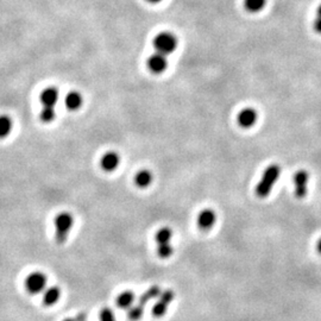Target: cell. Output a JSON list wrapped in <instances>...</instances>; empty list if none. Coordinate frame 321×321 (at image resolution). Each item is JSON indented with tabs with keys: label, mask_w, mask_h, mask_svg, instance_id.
I'll use <instances>...</instances> for the list:
<instances>
[{
	"label": "cell",
	"mask_w": 321,
	"mask_h": 321,
	"mask_svg": "<svg viewBox=\"0 0 321 321\" xmlns=\"http://www.w3.org/2000/svg\"><path fill=\"white\" fill-rule=\"evenodd\" d=\"M281 174V168L277 164H272L264 170L263 175L258 182L257 187H256V194L260 198H267L270 193H272L273 187L275 185L276 181L279 178Z\"/></svg>",
	"instance_id": "1"
},
{
	"label": "cell",
	"mask_w": 321,
	"mask_h": 321,
	"mask_svg": "<svg viewBox=\"0 0 321 321\" xmlns=\"http://www.w3.org/2000/svg\"><path fill=\"white\" fill-rule=\"evenodd\" d=\"M55 240L57 244H64L74 225V217L69 212H61L56 216L55 220Z\"/></svg>",
	"instance_id": "2"
},
{
	"label": "cell",
	"mask_w": 321,
	"mask_h": 321,
	"mask_svg": "<svg viewBox=\"0 0 321 321\" xmlns=\"http://www.w3.org/2000/svg\"><path fill=\"white\" fill-rule=\"evenodd\" d=\"M46 283H48V278L42 272L29 274L25 278V288L30 294L43 293L46 289Z\"/></svg>",
	"instance_id": "3"
},
{
	"label": "cell",
	"mask_w": 321,
	"mask_h": 321,
	"mask_svg": "<svg viewBox=\"0 0 321 321\" xmlns=\"http://www.w3.org/2000/svg\"><path fill=\"white\" fill-rule=\"evenodd\" d=\"M178 46V40L170 32H162L155 38V48L157 52L167 56L168 54H172L174 50Z\"/></svg>",
	"instance_id": "4"
},
{
	"label": "cell",
	"mask_w": 321,
	"mask_h": 321,
	"mask_svg": "<svg viewBox=\"0 0 321 321\" xmlns=\"http://www.w3.org/2000/svg\"><path fill=\"white\" fill-rule=\"evenodd\" d=\"M174 300V291L172 289H167L162 291L160 299L155 303V306L152 307V314L156 318L164 317L167 313V309L169 307V305Z\"/></svg>",
	"instance_id": "5"
},
{
	"label": "cell",
	"mask_w": 321,
	"mask_h": 321,
	"mask_svg": "<svg viewBox=\"0 0 321 321\" xmlns=\"http://www.w3.org/2000/svg\"><path fill=\"white\" fill-rule=\"evenodd\" d=\"M257 118H258V113L255 108L246 107V108H243V110L239 112V114H238L237 117V120L241 128L250 129L255 125L256 122H257Z\"/></svg>",
	"instance_id": "6"
},
{
	"label": "cell",
	"mask_w": 321,
	"mask_h": 321,
	"mask_svg": "<svg viewBox=\"0 0 321 321\" xmlns=\"http://www.w3.org/2000/svg\"><path fill=\"white\" fill-rule=\"evenodd\" d=\"M120 156L116 151H107L100 160V167L106 173H113L119 167Z\"/></svg>",
	"instance_id": "7"
},
{
	"label": "cell",
	"mask_w": 321,
	"mask_h": 321,
	"mask_svg": "<svg viewBox=\"0 0 321 321\" xmlns=\"http://www.w3.org/2000/svg\"><path fill=\"white\" fill-rule=\"evenodd\" d=\"M309 175L306 170H299L294 175V185H295V195L297 198H305L307 194Z\"/></svg>",
	"instance_id": "8"
},
{
	"label": "cell",
	"mask_w": 321,
	"mask_h": 321,
	"mask_svg": "<svg viewBox=\"0 0 321 321\" xmlns=\"http://www.w3.org/2000/svg\"><path fill=\"white\" fill-rule=\"evenodd\" d=\"M217 222V214L216 212L211 208H205L204 211H201L198 216V225L199 228L204 231L211 229L214 226V224Z\"/></svg>",
	"instance_id": "9"
},
{
	"label": "cell",
	"mask_w": 321,
	"mask_h": 321,
	"mask_svg": "<svg viewBox=\"0 0 321 321\" xmlns=\"http://www.w3.org/2000/svg\"><path fill=\"white\" fill-rule=\"evenodd\" d=\"M167 64L168 62L166 56L160 54V52H156V54L150 56L148 60L149 69L155 74H160V73L164 72L167 68Z\"/></svg>",
	"instance_id": "10"
},
{
	"label": "cell",
	"mask_w": 321,
	"mask_h": 321,
	"mask_svg": "<svg viewBox=\"0 0 321 321\" xmlns=\"http://www.w3.org/2000/svg\"><path fill=\"white\" fill-rule=\"evenodd\" d=\"M152 181H154V175L149 169L138 170V173L135 175V184L140 189H145V188L150 187Z\"/></svg>",
	"instance_id": "11"
},
{
	"label": "cell",
	"mask_w": 321,
	"mask_h": 321,
	"mask_svg": "<svg viewBox=\"0 0 321 321\" xmlns=\"http://www.w3.org/2000/svg\"><path fill=\"white\" fill-rule=\"evenodd\" d=\"M41 101L43 107H55L58 101V91L56 88H46L41 94Z\"/></svg>",
	"instance_id": "12"
},
{
	"label": "cell",
	"mask_w": 321,
	"mask_h": 321,
	"mask_svg": "<svg viewBox=\"0 0 321 321\" xmlns=\"http://www.w3.org/2000/svg\"><path fill=\"white\" fill-rule=\"evenodd\" d=\"M61 297V290L58 287H50L46 288L43 291V305L44 306H54L56 302L60 300Z\"/></svg>",
	"instance_id": "13"
},
{
	"label": "cell",
	"mask_w": 321,
	"mask_h": 321,
	"mask_svg": "<svg viewBox=\"0 0 321 321\" xmlns=\"http://www.w3.org/2000/svg\"><path fill=\"white\" fill-rule=\"evenodd\" d=\"M161 293H162V290H161L160 285H152V287H150L149 289L143 294V295H140L139 300H138L137 306H139L140 308L144 309V307L146 306V303H148L150 300L155 299V297H160Z\"/></svg>",
	"instance_id": "14"
},
{
	"label": "cell",
	"mask_w": 321,
	"mask_h": 321,
	"mask_svg": "<svg viewBox=\"0 0 321 321\" xmlns=\"http://www.w3.org/2000/svg\"><path fill=\"white\" fill-rule=\"evenodd\" d=\"M135 302V293L131 290H125L117 297V306L123 309H130Z\"/></svg>",
	"instance_id": "15"
},
{
	"label": "cell",
	"mask_w": 321,
	"mask_h": 321,
	"mask_svg": "<svg viewBox=\"0 0 321 321\" xmlns=\"http://www.w3.org/2000/svg\"><path fill=\"white\" fill-rule=\"evenodd\" d=\"M82 101H84V99H82L81 94L79 92H70L66 96V106L70 111L79 110L81 107Z\"/></svg>",
	"instance_id": "16"
},
{
	"label": "cell",
	"mask_w": 321,
	"mask_h": 321,
	"mask_svg": "<svg viewBox=\"0 0 321 321\" xmlns=\"http://www.w3.org/2000/svg\"><path fill=\"white\" fill-rule=\"evenodd\" d=\"M173 238V231L170 228H161L156 232L155 240L157 243V245H162V244H169L172 243Z\"/></svg>",
	"instance_id": "17"
},
{
	"label": "cell",
	"mask_w": 321,
	"mask_h": 321,
	"mask_svg": "<svg viewBox=\"0 0 321 321\" xmlns=\"http://www.w3.org/2000/svg\"><path fill=\"white\" fill-rule=\"evenodd\" d=\"M13 123L8 116H0V139H4L10 136L12 131Z\"/></svg>",
	"instance_id": "18"
},
{
	"label": "cell",
	"mask_w": 321,
	"mask_h": 321,
	"mask_svg": "<svg viewBox=\"0 0 321 321\" xmlns=\"http://www.w3.org/2000/svg\"><path fill=\"white\" fill-rule=\"evenodd\" d=\"M268 0H244V6L247 12L257 13L266 7Z\"/></svg>",
	"instance_id": "19"
},
{
	"label": "cell",
	"mask_w": 321,
	"mask_h": 321,
	"mask_svg": "<svg viewBox=\"0 0 321 321\" xmlns=\"http://www.w3.org/2000/svg\"><path fill=\"white\" fill-rule=\"evenodd\" d=\"M173 252H174V247L172 245V243L157 245V255L158 257L162 258V260H168V258L172 257Z\"/></svg>",
	"instance_id": "20"
},
{
	"label": "cell",
	"mask_w": 321,
	"mask_h": 321,
	"mask_svg": "<svg viewBox=\"0 0 321 321\" xmlns=\"http://www.w3.org/2000/svg\"><path fill=\"white\" fill-rule=\"evenodd\" d=\"M41 120L43 123L49 124L51 122H54L56 118V112H55V107H43L42 112L40 114Z\"/></svg>",
	"instance_id": "21"
},
{
	"label": "cell",
	"mask_w": 321,
	"mask_h": 321,
	"mask_svg": "<svg viewBox=\"0 0 321 321\" xmlns=\"http://www.w3.org/2000/svg\"><path fill=\"white\" fill-rule=\"evenodd\" d=\"M100 321H116V315L110 308H102L100 312Z\"/></svg>",
	"instance_id": "22"
},
{
	"label": "cell",
	"mask_w": 321,
	"mask_h": 321,
	"mask_svg": "<svg viewBox=\"0 0 321 321\" xmlns=\"http://www.w3.org/2000/svg\"><path fill=\"white\" fill-rule=\"evenodd\" d=\"M314 30L318 32V34H321V17H317V19L314 20Z\"/></svg>",
	"instance_id": "23"
},
{
	"label": "cell",
	"mask_w": 321,
	"mask_h": 321,
	"mask_svg": "<svg viewBox=\"0 0 321 321\" xmlns=\"http://www.w3.org/2000/svg\"><path fill=\"white\" fill-rule=\"evenodd\" d=\"M64 321H86V314L81 313V314H79L78 317L70 318V319H67V320H64Z\"/></svg>",
	"instance_id": "24"
},
{
	"label": "cell",
	"mask_w": 321,
	"mask_h": 321,
	"mask_svg": "<svg viewBox=\"0 0 321 321\" xmlns=\"http://www.w3.org/2000/svg\"><path fill=\"white\" fill-rule=\"evenodd\" d=\"M317 250H318V252H319L321 255V238H320L319 241H318V244H317Z\"/></svg>",
	"instance_id": "25"
},
{
	"label": "cell",
	"mask_w": 321,
	"mask_h": 321,
	"mask_svg": "<svg viewBox=\"0 0 321 321\" xmlns=\"http://www.w3.org/2000/svg\"><path fill=\"white\" fill-rule=\"evenodd\" d=\"M317 17H321V5H319V7L317 10Z\"/></svg>",
	"instance_id": "26"
},
{
	"label": "cell",
	"mask_w": 321,
	"mask_h": 321,
	"mask_svg": "<svg viewBox=\"0 0 321 321\" xmlns=\"http://www.w3.org/2000/svg\"><path fill=\"white\" fill-rule=\"evenodd\" d=\"M149 1L150 2H160V1H162V0H149Z\"/></svg>",
	"instance_id": "27"
}]
</instances>
